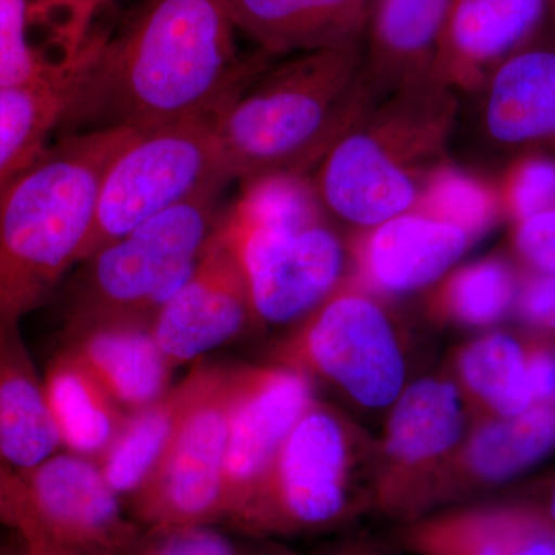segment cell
<instances>
[{
  "instance_id": "obj_1",
  "label": "cell",
  "mask_w": 555,
  "mask_h": 555,
  "mask_svg": "<svg viewBox=\"0 0 555 555\" xmlns=\"http://www.w3.org/2000/svg\"><path fill=\"white\" fill-rule=\"evenodd\" d=\"M224 0H144L113 38L93 43L62 127L130 129L215 119L270 60H243Z\"/></svg>"
},
{
  "instance_id": "obj_2",
  "label": "cell",
  "mask_w": 555,
  "mask_h": 555,
  "mask_svg": "<svg viewBox=\"0 0 555 555\" xmlns=\"http://www.w3.org/2000/svg\"><path fill=\"white\" fill-rule=\"evenodd\" d=\"M377 98L361 40L266 62L214 119L225 177L308 173Z\"/></svg>"
},
{
  "instance_id": "obj_3",
  "label": "cell",
  "mask_w": 555,
  "mask_h": 555,
  "mask_svg": "<svg viewBox=\"0 0 555 555\" xmlns=\"http://www.w3.org/2000/svg\"><path fill=\"white\" fill-rule=\"evenodd\" d=\"M138 134L67 133L0 201V331L21 326L80 262L102 178Z\"/></svg>"
},
{
  "instance_id": "obj_4",
  "label": "cell",
  "mask_w": 555,
  "mask_h": 555,
  "mask_svg": "<svg viewBox=\"0 0 555 555\" xmlns=\"http://www.w3.org/2000/svg\"><path fill=\"white\" fill-rule=\"evenodd\" d=\"M455 116L454 90L436 80L377 98L317 166L324 214L363 230L412 210L444 163Z\"/></svg>"
},
{
  "instance_id": "obj_5",
  "label": "cell",
  "mask_w": 555,
  "mask_h": 555,
  "mask_svg": "<svg viewBox=\"0 0 555 555\" xmlns=\"http://www.w3.org/2000/svg\"><path fill=\"white\" fill-rule=\"evenodd\" d=\"M377 465V438L341 409L317 398L230 525L258 539L335 531L372 509Z\"/></svg>"
},
{
  "instance_id": "obj_6",
  "label": "cell",
  "mask_w": 555,
  "mask_h": 555,
  "mask_svg": "<svg viewBox=\"0 0 555 555\" xmlns=\"http://www.w3.org/2000/svg\"><path fill=\"white\" fill-rule=\"evenodd\" d=\"M272 361L305 372L372 414L389 412L409 385L408 346L396 318L352 276L295 324Z\"/></svg>"
},
{
  "instance_id": "obj_7",
  "label": "cell",
  "mask_w": 555,
  "mask_h": 555,
  "mask_svg": "<svg viewBox=\"0 0 555 555\" xmlns=\"http://www.w3.org/2000/svg\"><path fill=\"white\" fill-rule=\"evenodd\" d=\"M208 192L149 219L87 258L67 324L134 321L152 324L184 286L224 211Z\"/></svg>"
},
{
  "instance_id": "obj_8",
  "label": "cell",
  "mask_w": 555,
  "mask_h": 555,
  "mask_svg": "<svg viewBox=\"0 0 555 555\" xmlns=\"http://www.w3.org/2000/svg\"><path fill=\"white\" fill-rule=\"evenodd\" d=\"M228 182L214 119L185 120L139 133L102 178L80 262L149 219L204 193L218 192Z\"/></svg>"
},
{
  "instance_id": "obj_9",
  "label": "cell",
  "mask_w": 555,
  "mask_h": 555,
  "mask_svg": "<svg viewBox=\"0 0 555 555\" xmlns=\"http://www.w3.org/2000/svg\"><path fill=\"white\" fill-rule=\"evenodd\" d=\"M195 387L166 451L131 495L144 529L214 525L224 518L230 367L199 363Z\"/></svg>"
},
{
  "instance_id": "obj_10",
  "label": "cell",
  "mask_w": 555,
  "mask_h": 555,
  "mask_svg": "<svg viewBox=\"0 0 555 555\" xmlns=\"http://www.w3.org/2000/svg\"><path fill=\"white\" fill-rule=\"evenodd\" d=\"M473 422L465 396L447 371L409 383L377 438L372 509L397 525L425 517L438 478Z\"/></svg>"
},
{
  "instance_id": "obj_11",
  "label": "cell",
  "mask_w": 555,
  "mask_h": 555,
  "mask_svg": "<svg viewBox=\"0 0 555 555\" xmlns=\"http://www.w3.org/2000/svg\"><path fill=\"white\" fill-rule=\"evenodd\" d=\"M238 247L257 323L297 324L345 280L346 250L327 222L298 229L246 228L224 211Z\"/></svg>"
},
{
  "instance_id": "obj_12",
  "label": "cell",
  "mask_w": 555,
  "mask_h": 555,
  "mask_svg": "<svg viewBox=\"0 0 555 555\" xmlns=\"http://www.w3.org/2000/svg\"><path fill=\"white\" fill-rule=\"evenodd\" d=\"M317 400L298 369L269 363L230 367L224 521H232L268 476L292 427Z\"/></svg>"
},
{
  "instance_id": "obj_13",
  "label": "cell",
  "mask_w": 555,
  "mask_h": 555,
  "mask_svg": "<svg viewBox=\"0 0 555 555\" xmlns=\"http://www.w3.org/2000/svg\"><path fill=\"white\" fill-rule=\"evenodd\" d=\"M250 324L257 317L246 272L221 218L192 275L153 320L152 332L175 369L232 341Z\"/></svg>"
},
{
  "instance_id": "obj_14",
  "label": "cell",
  "mask_w": 555,
  "mask_h": 555,
  "mask_svg": "<svg viewBox=\"0 0 555 555\" xmlns=\"http://www.w3.org/2000/svg\"><path fill=\"white\" fill-rule=\"evenodd\" d=\"M21 477L43 534L69 553L126 555L141 532L96 460L57 452Z\"/></svg>"
},
{
  "instance_id": "obj_15",
  "label": "cell",
  "mask_w": 555,
  "mask_h": 555,
  "mask_svg": "<svg viewBox=\"0 0 555 555\" xmlns=\"http://www.w3.org/2000/svg\"><path fill=\"white\" fill-rule=\"evenodd\" d=\"M476 243L467 233L418 210L357 230L349 243L353 280L378 297L438 283Z\"/></svg>"
},
{
  "instance_id": "obj_16",
  "label": "cell",
  "mask_w": 555,
  "mask_h": 555,
  "mask_svg": "<svg viewBox=\"0 0 555 555\" xmlns=\"http://www.w3.org/2000/svg\"><path fill=\"white\" fill-rule=\"evenodd\" d=\"M554 448L555 408L534 406L511 418H474L438 478L427 514L470 503L485 489L520 476Z\"/></svg>"
},
{
  "instance_id": "obj_17",
  "label": "cell",
  "mask_w": 555,
  "mask_h": 555,
  "mask_svg": "<svg viewBox=\"0 0 555 555\" xmlns=\"http://www.w3.org/2000/svg\"><path fill=\"white\" fill-rule=\"evenodd\" d=\"M546 0H452L434 79L451 90L485 86L492 69L534 42Z\"/></svg>"
},
{
  "instance_id": "obj_18",
  "label": "cell",
  "mask_w": 555,
  "mask_h": 555,
  "mask_svg": "<svg viewBox=\"0 0 555 555\" xmlns=\"http://www.w3.org/2000/svg\"><path fill=\"white\" fill-rule=\"evenodd\" d=\"M396 543L409 555H555V528L542 511L465 503L398 525Z\"/></svg>"
},
{
  "instance_id": "obj_19",
  "label": "cell",
  "mask_w": 555,
  "mask_h": 555,
  "mask_svg": "<svg viewBox=\"0 0 555 555\" xmlns=\"http://www.w3.org/2000/svg\"><path fill=\"white\" fill-rule=\"evenodd\" d=\"M483 124L494 144L524 153L555 147V42H531L485 82Z\"/></svg>"
},
{
  "instance_id": "obj_20",
  "label": "cell",
  "mask_w": 555,
  "mask_h": 555,
  "mask_svg": "<svg viewBox=\"0 0 555 555\" xmlns=\"http://www.w3.org/2000/svg\"><path fill=\"white\" fill-rule=\"evenodd\" d=\"M64 347L89 369L126 414L155 403L170 390L173 366L156 343L152 324H67Z\"/></svg>"
},
{
  "instance_id": "obj_21",
  "label": "cell",
  "mask_w": 555,
  "mask_h": 555,
  "mask_svg": "<svg viewBox=\"0 0 555 555\" xmlns=\"http://www.w3.org/2000/svg\"><path fill=\"white\" fill-rule=\"evenodd\" d=\"M452 0H371L361 47L378 98L436 80Z\"/></svg>"
},
{
  "instance_id": "obj_22",
  "label": "cell",
  "mask_w": 555,
  "mask_h": 555,
  "mask_svg": "<svg viewBox=\"0 0 555 555\" xmlns=\"http://www.w3.org/2000/svg\"><path fill=\"white\" fill-rule=\"evenodd\" d=\"M91 51L93 43L50 64L31 82L0 89V201L50 147L51 133L61 129L78 93Z\"/></svg>"
},
{
  "instance_id": "obj_23",
  "label": "cell",
  "mask_w": 555,
  "mask_h": 555,
  "mask_svg": "<svg viewBox=\"0 0 555 555\" xmlns=\"http://www.w3.org/2000/svg\"><path fill=\"white\" fill-rule=\"evenodd\" d=\"M236 31L270 57L360 42L371 0H224Z\"/></svg>"
},
{
  "instance_id": "obj_24",
  "label": "cell",
  "mask_w": 555,
  "mask_h": 555,
  "mask_svg": "<svg viewBox=\"0 0 555 555\" xmlns=\"http://www.w3.org/2000/svg\"><path fill=\"white\" fill-rule=\"evenodd\" d=\"M62 447L51 415L43 379L39 377L21 326L0 331V459L27 473Z\"/></svg>"
},
{
  "instance_id": "obj_25",
  "label": "cell",
  "mask_w": 555,
  "mask_h": 555,
  "mask_svg": "<svg viewBox=\"0 0 555 555\" xmlns=\"http://www.w3.org/2000/svg\"><path fill=\"white\" fill-rule=\"evenodd\" d=\"M447 372L474 418H511L534 408L526 350L511 335L494 332L456 347Z\"/></svg>"
},
{
  "instance_id": "obj_26",
  "label": "cell",
  "mask_w": 555,
  "mask_h": 555,
  "mask_svg": "<svg viewBox=\"0 0 555 555\" xmlns=\"http://www.w3.org/2000/svg\"><path fill=\"white\" fill-rule=\"evenodd\" d=\"M43 386L62 447L76 455L100 459L126 412L65 347L51 358Z\"/></svg>"
},
{
  "instance_id": "obj_27",
  "label": "cell",
  "mask_w": 555,
  "mask_h": 555,
  "mask_svg": "<svg viewBox=\"0 0 555 555\" xmlns=\"http://www.w3.org/2000/svg\"><path fill=\"white\" fill-rule=\"evenodd\" d=\"M195 387V369L149 406L124 416L118 433L96 460L109 488L133 495L147 480L166 451Z\"/></svg>"
},
{
  "instance_id": "obj_28",
  "label": "cell",
  "mask_w": 555,
  "mask_h": 555,
  "mask_svg": "<svg viewBox=\"0 0 555 555\" xmlns=\"http://www.w3.org/2000/svg\"><path fill=\"white\" fill-rule=\"evenodd\" d=\"M513 269L500 258L469 262L438 281L427 298L430 320L459 327H486L516 301Z\"/></svg>"
},
{
  "instance_id": "obj_29",
  "label": "cell",
  "mask_w": 555,
  "mask_h": 555,
  "mask_svg": "<svg viewBox=\"0 0 555 555\" xmlns=\"http://www.w3.org/2000/svg\"><path fill=\"white\" fill-rule=\"evenodd\" d=\"M412 210L454 225L474 241L480 240L503 217L496 185L448 163L433 170Z\"/></svg>"
},
{
  "instance_id": "obj_30",
  "label": "cell",
  "mask_w": 555,
  "mask_h": 555,
  "mask_svg": "<svg viewBox=\"0 0 555 555\" xmlns=\"http://www.w3.org/2000/svg\"><path fill=\"white\" fill-rule=\"evenodd\" d=\"M228 214L246 228L298 229L326 221L306 175H273L248 182Z\"/></svg>"
},
{
  "instance_id": "obj_31",
  "label": "cell",
  "mask_w": 555,
  "mask_h": 555,
  "mask_svg": "<svg viewBox=\"0 0 555 555\" xmlns=\"http://www.w3.org/2000/svg\"><path fill=\"white\" fill-rule=\"evenodd\" d=\"M496 189L503 217L514 224L555 207V158L524 153L509 164Z\"/></svg>"
},
{
  "instance_id": "obj_32",
  "label": "cell",
  "mask_w": 555,
  "mask_h": 555,
  "mask_svg": "<svg viewBox=\"0 0 555 555\" xmlns=\"http://www.w3.org/2000/svg\"><path fill=\"white\" fill-rule=\"evenodd\" d=\"M27 21L28 0H0V89L31 82L51 64L28 43Z\"/></svg>"
},
{
  "instance_id": "obj_33",
  "label": "cell",
  "mask_w": 555,
  "mask_h": 555,
  "mask_svg": "<svg viewBox=\"0 0 555 555\" xmlns=\"http://www.w3.org/2000/svg\"><path fill=\"white\" fill-rule=\"evenodd\" d=\"M229 535L211 525L141 529L126 555H244Z\"/></svg>"
},
{
  "instance_id": "obj_34",
  "label": "cell",
  "mask_w": 555,
  "mask_h": 555,
  "mask_svg": "<svg viewBox=\"0 0 555 555\" xmlns=\"http://www.w3.org/2000/svg\"><path fill=\"white\" fill-rule=\"evenodd\" d=\"M514 247L534 272L555 275V207L516 222Z\"/></svg>"
},
{
  "instance_id": "obj_35",
  "label": "cell",
  "mask_w": 555,
  "mask_h": 555,
  "mask_svg": "<svg viewBox=\"0 0 555 555\" xmlns=\"http://www.w3.org/2000/svg\"><path fill=\"white\" fill-rule=\"evenodd\" d=\"M518 315L537 327H554L555 275L535 272L516 295Z\"/></svg>"
},
{
  "instance_id": "obj_36",
  "label": "cell",
  "mask_w": 555,
  "mask_h": 555,
  "mask_svg": "<svg viewBox=\"0 0 555 555\" xmlns=\"http://www.w3.org/2000/svg\"><path fill=\"white\" fill-rule=\"evenodd\" d=\"M35 518L21 474L0 459V525L17 534Z\"/></svg>"
},
{
  "instance_id": "obj_37",
  "label": "cell",
  "mask_w": 555,
  "mask_h": 555,
  "mask_svg": "<svg viewBox=\"0 0 555 555\" xmlns=\"http://www.w3.org/2000/svg\"><path fill=\"white\" fill-rule=\"evenodd\" d=\"M529 385L534 406L555 408V352L537 346L526 350Z\"/></svg>"
},
{
  "instance_id": "obj_38",
  "label": "cell",
  "mask_w": 555,
  "mask_h": 555,
  "mask_svg": "<svg viewBox=\"0 0 555 555\" xmlns=\"http://www.w3.org/2000/svg\"><path fill=\"white\" fill-rule=\"evenodd\" d=\"M310 555H397L396 551L379 545L366 537H345L317 547Z\"/></svg>"
},
{
  "instance_id": "obj_39",
  "label": "cell",
  "mask_w": 555,
  "mask_h": 555,
  "mask_svg": "<svg viewBox=\"0 0 555 555\" xmlns=\"http://www.w3.org/2000/svg\"><path fill=\"white\" fill-rule=\"evenodd\" d=\"M17 535L24 546L25 555H76L51 542L36 520L25 526Z\"/></svg>"
},
{
  "instance_id": "obj_40",
  "label": "cell",
  "mask_w": 555,
  "mask_h": 555,
  "mask_svg": "<svg viewBox=\"0 0 555 555\" xmlns=\"http://www.w3.org/2000/svg\"><path fill=\"white\" fill-rule=\"evenodd\" d=\"M244 555H299L288 547L280 545V543L269 542L266 545H259L254 550H246Z\"/></svg>"
},
{
  "instance_id": "obj_41",
  "label": "cell",
  "mask_w": 555,
  "mask_h": 555,
  "mask_svg": "<svg viewBox=\"0 0 555 555\" xmlns=\"http://www.w3.org/2000/svg\"><path fill=\"white\" fill-rule=\"evenodd\" d=\"M542 513L545 514L550 524L555 528V485L553 491H551L550 500H547L546 509H543Z\"/></svg>"
},
{
  "instance_id": "obj_42",
  "label": "cell",
  "mask_w": 555,
  "mask_h": 555,
  "mask_svg": "<svg viewBox=\"0 0 555 555\" xmlns=\"http://www.w3.org/2000/svg\"><path fill=\"white\" fill-rule=\"evenodd\" d=\"M546 24H551L555 36V0H546Z\"/></svg>"
},
{
  "instance_id": "obj_43",
  "label": "cell",
  "mask_w": 555,
  "mask_h": 555,
  "mask_svg": "<svg viewBox=\"0 0 555 555\" xmlns=\"http://www.w3.org/2000/svg\"><path fill=\"white\" fill-rule=\"evenodd\" d=\"M21 542V539H20ZM0 555H25L24 546H22V542L20 547L17 550H11V551H2Z\"/></svg>"
},
{
  "instance_id": "obj_44",
  "label": "cell",
  "mask_w": 555,
  "mask_h": 555,
  "mask_svg": "<svg viewBox=\"0 0 555 555\" xmlns=\"http://www.w3.org/2000/svg\"><path fill=\"white\" fill-rule=\"evenodd\" d=\"M554 327H555V324H554Z\"/></svg>"
}]
</instances>
